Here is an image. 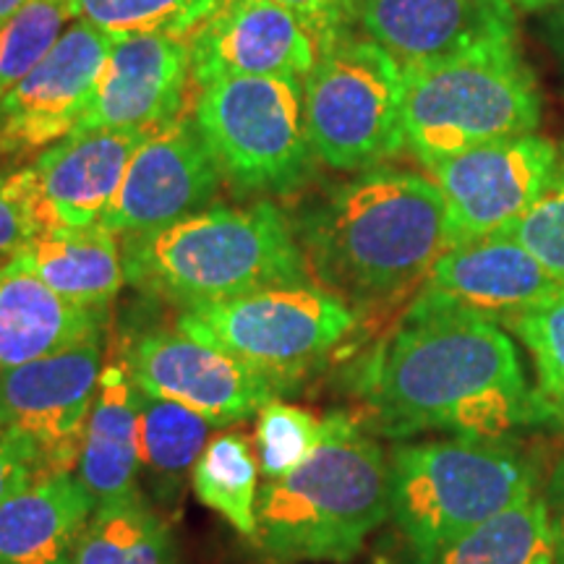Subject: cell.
<instances>
[{"mask_svg": "<svg viewBox=\"0 0 564 564\" xmlns=\"http://www.w3.org/2000/svg\"><path fill=\"white\" fill-rule=\"evenodd\" d=\"M139 400V463L158 502L173 505L183 484L207 447L209 423L181 403L141 392Z\"/></svg>", "mask_w": 564, "mask_h": 564, "instance_id": "obj_24", "label": "cell"}, {"mask_svg": "<svg viewBox=\"0 0 564 564\" xmlns=\"http://www.w3.org/2000/svg\"><path fill=\"white\" fill-rule=\"evenodd\" d=\"M30 3L32 0H0V26L9 24V21Z\"/></svg>", "mask_w": 564, "mask_h": 564, "instance_id": "obj_39", "label": "cell"}, {"mask_svg": "<svg viewBox=\"0 0 564 564\" xmlns=\"http://www.w3.org/2000/svg\"><path fill=\"white\" fill-rule=\"evenodd\" d=\"M403 68L358 34L322 47L303 79L308 144L322 165L340 173L382 167L405 150Z\"/></svg>", "mask_w": 564, "mask_h": 564, "instance_id": "obj_7", "label": "cell"}, {"mask_svg": "<svg viewBox=\"0 0 564 564\" xmlns=\"http://www.w3.org/2000/svg\"><path fill=\"white\" fill-rule=\"evenodd\" d=\"M102 377V335L37 361L0 369V423L40 449L47 470H68Z\"/></svg>", "mask_w": 564, "mask_h": 564, "instance_id": "obj_12", "label": "cell"}, {"mask_svg": "<svg viewBox=\"0 0 564 564\" xmlns=\"http://www.w3.org/2000/svg\"><path fill=\"white\" fill-rule=\"evenodd\" d=\"M112 37L76 21L37 66L0 97V158L66 139L95 97Z\"/></svg>", "mask_w": 564, "mask_h": 564, "instance_id": "obj_14", "label": "cell"}, {"mask_svg": "<svg viewBox=\"0 0 564 564\" xmlns=\"http://www.w3.org/2000/svg\"><path fill=\"white\" fill-rule=\"evenodd\" d=\"M345 26L405 70L481 42L518 37V11L510 0H348Z\"/></svg>", "mask_w": 564, "mask_h": 564, "instance_id": "obj_16", "label": "cell"}, {"mask_svg": "<svg viewBox=\"0 0 564 564\" xmlns=\"http://www.w3.org/2000/svg\"><path fill=\"white\" fill-rule=\"evenodd\" d=\"M531 352L541 398L564 413V291L505 324Z\"/></svg>", "mask_w": 564, "mask_h": 564, "instance_id": "obj_31", "label": "cell"}, {"mask_svg": "<svg viewBox=\"0 0 564 564\" xmlns=\"http://www.w3.org/2000/svg\"><path fill=\"white\" fill-rule=\"evenodd\" d=\"M356 322L343 295L299 282L183 308L178 329L251 364L291 392L356 329Z\"/></svg>", "mask_w": 564, "mask_h": 564, "instance_id": "obj_9", "label": "cell"}, {"mask_svg": "<svg viewBox=\"0 0 564 564\" xmlns=\"http://www.w3.org/2000/svg\"><path fill=\"white\" fill-rule=\"evenodd\" d=\"M188 79L192 51L186 40L118 34L112 37L95 97L70 133L160 129L178 118Z\"/></svg>", "mask_w": 564, "mask_h": 564, "instance_id": "obj_18", "label": "cell"}, {"mask_svg": "<svg viewBox=\"0 0 564 564\" xmlns=\"http://www.w3.org/2000/svg\"><path fill=\"white\" fill-rule=\"evenodd\" d=\"M539 491V470L512 436L403 442L390 455V520L413 564Z\"/></svg>", "mask_w": 564, "mask_h": 564, "instance_id": "obj_5", "label": "cell"}, {"mask_svg": "<svg viewBox=\"0 0 564 564\" xmlns=\"http://www.w3.org/2000/svg\"><path fill=\"white\" fill-rule=\"evenodd\" d=\"M194 121L223 181L241 196H285L314 173L303 82L232 76L202 89Z\"/></svg>", "mask_w": 564, "mask_h": 564, "instance_id": "obj_8", "label": "cell"}, {"mask_svg": "<svg viewBox=\"0 0 564 564\" xmlns=\"http://www.w3.org/2000/svg\"><path fill=\"white\" fill-rule=\"evenodd\" d=\"M560 152L539 133L474 147L429 167L447 212L449 249L512 228L546 188Z\"/></svg>", "mask_w": 564, "mask_h": 564, "instance_id": "obj_10", "label": "cell"}, {"mask_svg": "<svg viewBox=\"0 0 564 564\" xmlns=\"http://www.w3.org/2000/svg\"><path fill=\"white\" fill-rule=\"evenodd\" d=\"M141 392L173 400L209 426H232L278 400L285 387L220 348L178 333H150L126 350Z\"/></svg>", "mask_w": 564, "mask_h": 564, "instance_id": "obj_11", "label": "cell"}, {"mask_svg": "<svg viewBox=\"0 0 564 564\" xmlns=\"http://www.w3.org/2000/svg\"><path fill=\"white\" fill-rule=\"evenodd\" d=\"M0 30H3V26H0Z\"/></svg>", "mask_w": 564, "mask_h": 564, "instance_id": "obj_40", "label": "cell"}, {"mask_svg": "<svg viewBox=\"0 0 564 564\" xmlns=\"http://www.w3.org/2000/svg\"><path fill=\"white\" fill-rule=\"evenodd\" d=\"M192 82L199 87L232 76L306 79L319 58L312 32L274 0H223L188 40Z\"/></svg>", "mask_w": 564, "mask_h": 564, "instance_id": "obj_17", "label": "cell"}, {"mask_svg": "<svg viewBox=\"0 0 564 564\" xmlns=\"http://www.w3.org/2000/svg\"><path fill=\"white\" fill-rule=\"evenodd\" d=\"M121 253L129 285L181 308L308 282L295 228L272 202L202 209L123 236Z\"/></svg>", "mask_w": 564, "mask_h": 564, "instance_id": "obj_4", "label": "cell"}, {"mask_svg": "<svg viewBox=\"0 0 564 564\" xmlns=\"http://www.w3.org/2000/svg\"><path fill=\"white\" fill-rule=\"evenodd\" d=\"M361 390L379 429L400 440L510 436L541 415L502 324L423 291L373 352Z\"/></svg>", "mask_w": 564, "mask_h": 564, "instance_id": "obj_1", "label": "cell"}, {"mask_svg": "<svg viewBox=\"0 0 564 564\" xmlns=\"http://www.w3.org/2000/svg\"><path fill=\"white\" fill-rule=\"evenodd\" d=\"M282 9H288L295 19L312 32L316 45L327 47L343 34H348L345 26V11H348V0H274Z\"/></svg>", "mask_w": 564, "mask_h": 564, "instance_id": "obj_34", "label": "cell"}, {"mask_svg": "<svg viewBox=\"0 0 564 564\" xmlns=\"http://www.w3.org/2000/svg\"><path fill=\"white\" fill-rule=\"evenodd\" d=\"M51 474L30 440L0 423V502Z\"/></svg>", "mask_w": 564, "mask_h": 564, "instance_id": "obj_33", "label": "cell"}, {"mask_svg": "<svg viewBox=\"0 0 564 564\" xmlns=\"http://www.w3.org/2000/svg\"><path fill=\"white\" fill-rule=\"evenodd\" d=\"M564 282V165H556L533 207L505 232Z\"/></svg>", "mask_w": 564, "mask_h": 564, "instance_id": "obj_32", "label": "cell"}, {"mask_svg": "<svg viewBox=\"0 0 564 564\" xmlns=\"http://www.w3.org/2000/svg\"><path fill=\"white\" fill-rule=\"evenodd\" d=\"M405 147L426 171L489 141L533 133L541 95L518 37L403 70Z\"/></svg>", "mask_w": 564, "mask_h": 564, "instance_id": "obj_6", "label": "cell"}, {"mask_svg": "<svg viewBox=\"0 0 564 564\" xmlns=\"http://www.w3.org/2000/svg\"><path fill=\"white\" fill-rule=\"evenodd\" d=\"M76 470L95 510L139 497V400L126 366L102 369Z\"/></svg>", "mask_w": 564, "mask_h": 564, "instance_id": "obj_21", "label": "cell"}, {"mask_svg": "<svg viewBox=\"0 0 564 564\" xmlns=\"http://www.w3.org/2000/svg\"><path fill=\"white\" fill-rule=\"evenodd\" d=\"M32 236H37V230L24 199L13 186L11 173H0V259L17 257Z\"/></svg>", "mask_w": 564, "mask_h": 564, "instance_id": "obj_35", "label": "cell"}, {"mask_svg": "<svg viewBox=\"0 0 564 564\" xmlns=\"http://www.w3.org/2000/svg\"><path fill=\"white\" fill-rule=\"evenodd\" d=\"M562 291L564 282L505 232L447 249L423 282V293L499 324Z\"/></svg>", "mask_w": 564, "mask_h": 564, "instance_id": "obj_19", "label": "cell"}, {"mask_svg": "<svg viewBox=\"0 0 564 564\" xmlns=\"http://www.w3.org/2000/svg\"><path fill=\"white\" fill-rule=\"evenodd\" d=\"M147 133H70L47 147L30 167L11 173L34 230L100 225Z\"/></svg>", "mask_w": 564, "mask_h": 564, "instance_id": "obj_15", "label": "cell"}, {"mask_svg": "<svg viewBox=\"0 0 564 564\" xmlns=\"http://www.w3.org/2000/svg\"><path fill=\"white\" fill-rule=\"evenodd\" d=\"M549 514V531H552V544L556 564H564V460L554 465L549 474L546 489L541 491Z\"/></svg>", "mask_w": 564, "mask_h": 564, "instance_id": "obj_36", "label": "cell"}, {"mask_svg": "<svg viewBox=\"0 0 564 564\" xmlns=\"http://www.w3.org/2000/svg\"><path fill=\"white\" fill-rule=\"evenodd\" d=\"M91 512L95 505L70 470L40 476L0 502V564H70Z\"/></svg>", "mask_w": 564, "mask_h": 564, "instance_id": "obj_22", "label": "cell"}, {"mask_svg": "<svg viewBox=\"0 0 564 564\" xmlns=\"http://www.w3.org/2000/svg\"><path fill=\"white\" fill-rule=\"evenodd\" d=\"M514 11H552L556 3H562V0H510Z\"/></svg>", "mask_w": 564, "mask_h": 564, "instance_id": "obj_38", "label": "cell"}, {"mask_svg": "<svg viewBox=\"0 0 564 564\" xmlns=\"http://www.w3.org/2000/svg\"><path fill=\"white\" fill-rule=\"evenodd\" d=\"M324 419L319 421L306 408L272 400L259 411L257 421V460L262 474L274 481L293 474L312 457L322 440Z\"/></svg>", "mask_w": 564, "mask_h": 564, "instance_id": "obj_30", "label": "cell"}, {"mask_svg": "<svg viewBox=\"0 0 564 564\" xmlns=\"http://www.w3.org/2000/svg\"><path fill=\"white\" fill-rule=\"evenodd\" d=\"M68 0H32L0 30V97L24 79L61 40Z\"/></svg>", "mask_w": 564, "mask_h": 564, "instance_id": "obj_29", "label": "cell"}, {"mask_svg": "<svg viewBox=\"0 0 564 564\" xmlns=\"http://www.w3.org/2000/svg\"><path fill=\"white\" fill-rule=\"evenodd\" d=\"M322 285L356 301H384L426 282L449 249L447 212L432 178L373 167L337 186L295 228Z\"/></svg>", "mask_w": 564, "mask_h": 564, "instance_id": "obj_2", "label": "cell"}, {"mask_svg": "<svg viewBox=\"0 0 564 564\" xmlns=\"http://www.w3.org/2000/svg\"><path fill=\"white\" fill-rule=\"evenodd\" d=\"M17 259L61 299L84 308L108 312L110 301L126 285L123 253L102 225L37 232Z\"/></svg>", "mask_w": 564, "mask_h": 564, "instance_id": "obj_23", "label": "cell"}, {"mask_svg": "<svg viewBox=\"0 0 564 564\" xmlns=\"http://www.w3.org/2000/svg\"><path fill=\"white\" fill-rule=\"evenodd\" d=\"M387 518L390 460L348 413H329L312 457L259 494L249 544L264 564L350 562Z\"/></svg>", "mask_w": 564, "mask_h": 564, "instance_id": "obj_3", "label": "cell"}, {"mask_svg": "<svg viewBox=\"0 0 564 564\" xmlns=\"http://www.w3.org/2000/svg\"><path fill=\"white\" fill-rule=\"evenodd\" d=\"M108 312L76 306L17 257L0 264V369H11L100 337Z\"/></svg>", "mask_w": 564, "mask_h": 564, "instance_id": "obj_20", "label": "cell"}, {"mask_svg": "<svg viewBox=\"0 0 564 564\" xmlns=\"http://www.w3.org/2000/svg\"><path fill=\"white\" fill-rule=\"evenodd\" d=\"M546 37H549V45L554 47L556 58L564 63V0H562V3H556L552 11H549Z\"/></svg>", "mask_w": 564, "mask_h": 564, "instance_id": "obj_37", "label": "cell"}, {"mask_svg": "<svg viewBox=\"0 0 564 564\" xmlns=\"http://www.w3.org/2000/svg\"><path fill=\"white\" fill-rule=\"evenodd\" d=\"M70 564H178L171 528L139 497L91 512Z\"/></svg>", "mask_w": 564, "mask_h": 564, "instance_id": "obj_25", "label": "cell"}, {"mask_svg": "<svg viewBox=\"0 0 564 564\" xmlns=\"http://www.w3.org/2000/svg\"><path fill=\"white\" fill-rule=\"evenodd\" d=\"M220 3L223 0H68V13L110 37L167 34L186 40Z\"/></svg>", "mask_w": 564, "mask_h": 564, "instance_id": "obj_28", "label": "cell"}, {"mask_svg": "<svg viewBox=\"0 0 564 564\" xmlns=\"http://www.w3.org/2000/svg\"><path fill=\"white\" fill-rule=\"evenodd\" d=\"M220 167L194 116L175 118L141 141L100 225L112 236L165 228L207 207L220 192Z\"/></svg>", "mask_w": 564, "mask_h": 564, "instance_id": "obj_13", "label": "cell"}, {"mask_svg": "<svg viewBox=\"0 0 564 564\" xmlns=\"http://www.w3.org/2000/svg\"><path fill=\"white\" fill-rule=\"evenodd\" d=\"M432 564H556L539 491L455 541Z\"/></svg>", "mask_w": 564, "mask_h": 564, "instance_id": "obj_26", "label": "cell"}, {"mask_svg": "<svg viewBox=\"0 0 564 564\" xmlns=\"http://www.w3.org/2000/svg\"><path fill=\"white\" fill-rule=\"evenodd\" d=\"M257 474L251 444L238 432L212 440L192 474L199 502L228 520L243 539L257 531Z\"/></svg>", "mask_w": 564, "mask_h": 564, "instance_id": "obj_27", "label": "cell"}]
</instances>
